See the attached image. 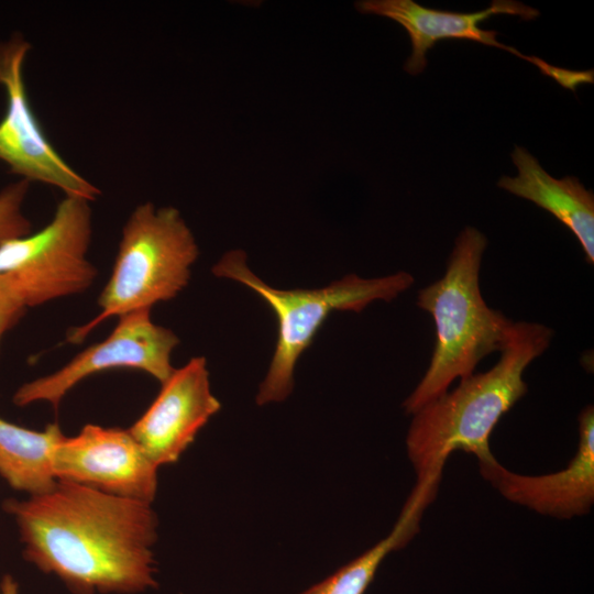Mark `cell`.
I'll return each mask as SVG.
<instances>
[{
  "label": "cell",
  "instance_id": "cell-8",
  "mask_svg": "<svg viewBox=\"0 0 594 594\" xmlns=\"http://www.w3.org/2000/svg\"><path fill=\"white\" fill-rule=\"evenodd\" d=\"M31 44L20 34L0 41V85L7 110L0 121V161L29 183L94 201L100 189L75 170L45 136L28 99L23 67Z\"/></svg>",
  "mask_w": 594,
  "mask_h": 594
},
{
  "label": "cell",
  "instance_id": "cell-18",
  "mask_svg": "<svg viewBox=\"0 0 594 594\" xmlns=\"http://www.w3.org/2000/svg\"><path fill=\"white\" fill-rule=\"evenodd\" d=\"M0 594H19L18 582L11 575H6L0 581Z\"/></svg>",
  "mask_w": 594,
  "mask_h": 594
},
{
  "label": "cell",
  "instance_id": "cell-14",
  "mask_svg": "<svg viewBox=\"0 0 594 594\" xmlns=\"http://www.w3.org/2000/svg\"><path fill=\"white\" fill-rule=\"evenodd\" d=\"M64 437L57 422L33 430L0 417V476L29 496L50 491L57 482L52 453Z\"/></svg>",
  "mask_w": 594,
  "mask_h": 594
},
{
  "label": "cell",
  "instance_id": "cell-7",
  "mask_svg": "<svg viewBox=\"0 0 594 594\" xmlns=\"http://www.w3.org/2000/svg\"><path fill=\"white\" fill-rule=\"evenodd\" d=\"M150 312L139 310L119 317L105 340L88 346L54 373L22 384L13 394V404L25 407L45 402L57 409L79 382L116 369L139 370L164 383L175 370L170 356L179 338L153 322Z\"/></svg>",
  "mask_w": 594,
  "mask_h": 594
},
{
  "label": "cell",
  "instance_id": "cell-11",
  "mask_svg": "<svg viewBox=\"0 0 594 594\" xmlns=\"http://www.w3.org/2000/svg\"><path fill=\"white\" fill-rule=\"evenodd\" d=\"M355 8L364 14L389 18L405 28L411 41L413 52L404 68L414 76L426 68L427 51L442 40H466L494 46L532 63L543 75L556 81L561 75V68L499 43L496 40V31L479 26V23L495 14H513L522 20H534L539 15L538 10L518 1L494 0L487 9L471 13L429 9L413 0H362L355 2Z\"/></svg>",
  "mask_w": 594,
  "mask_h": 594
},
{
  "label": "cell",
  "instance_id": "cell-15",
  "mask_svg": "<svg viewBox=\"0 0 594 594\" xmlns=\"http://www.w3.org/2000/svg\"><path fill=\"white\" fill-rule=\"evenodd\" d=\"M420 504L409 497L388 536L300 594H364L389 552L404 547L417 531L425 509Z\"/></svg>",
  "mask_w": 594,
  "mask_h": 594
},
{
  "label": "cell",
  "instance_id": "cell-1",
  "mask_svg": "<svg viewBox=\"0 0 594 594\" xmlns=\"http://www.w3.org/2000/svg\"><path fill=\"white\" fill-rule=\"evenodd\" d=\"M24 558L74 594H135L156 586L151 504L59 481L47 492L3 505Z\"/></svg>",
  "mask_w": 594,
  "mask_h": 594
},
{
  "label": "cell",
  "instance_id": "cell-3",
  "mask_svg": "<svg viewBox=\"0 0 594 594\" xmlns=\"http://www.w3.org/2000/svg\"><path fill=\"white\" fill-rule=\"evenodd\" d=\"M486 237L465 227L449 256L443 276L418 292L417 305L435 321L436 344L420 382L404 400L407 415L449 391L455 381L472 375L477 364L507 344L515 321L485 302L480 270Z\"/></svg>",
  "mask_w": 594,
  "mask_h": 594
},
{
  "label": "cell",
  "instance_id": "cell-2",
  "mask_svg": "<svg viewBox=\"0 0 594 594\" xmlns=\"http://www.w3.org/2000/svg\"><path fill=\"white\" fill-rule=\"evenodd\" d=\"M553 330L539 322H515L513 333L488 371L461 378L453 391L413 415L406 436L408 458L417 475L413 492L430 504L444 464L454 451L492 459L490 437L502 417L527 394L524 372L542 355Z\"/></svg>",
  "mask_w": 594,
  "mask_h": 594
},
{
  "label": "cell",
  "instance_id": "cell-6",
  "mask_svg": "<svg viewBox=\"0 0 594 594\" xmlns=\"http://www.w3.org/2000/svg\"><path fill=\"white\" fill-rule=\"evenodd\" d=\"M91 201L64 196L41 230L0 245V274L26 308L75 296L90 288L98 271L88 258Z\"/></svg>",
  "mask_w": 594,
  "mask_h": 594
},
{
  "label": "cell",
  "instance_id": "cell-10",
  "mask_svg": "<svg viewBox=\"0 0 594 594\" xmlns=\"http://www.w3.org/2000/svg\"><path fill=\"white\" fill-rule=\"evenodd\" d=\"M161 385L151 406L128 429L157 468L176 462L221 407L204 356L175 369Z\"/></svg>",
  "mask_w": 594,
  "mask_h": 594
},
{
  "label": "cell",
  "instance_id": "cell-13",
  "mask_svg": "<svg viewBox=\"0 0 594 594\" xmlns=\"http://www.w3.org/2000/svg\"><path fill=\"white\" fill-rule=\"evenodd\" d=\"M512 160L516 177L503 176L497 186L547 210L576 237L586 262L594 263V195L573 176L551 177L525 147L516 145Z\"/></svg>",
  "mask_w": 594,
  "mask_h": 594
},
{
  "label": "cell",
  "instance_id": "cell-12",
  "mask_svg": "<svg viewBox=\"0 0 594 594\" xmlns=\"http://www.w3.org/2000/svg\"><path fill=\"white\" fill-rule=\"evenodd\" d=\"M482 476L512 503L541 515L570 519L587 514L594 504V408L579 415V444L565 469L543 475L517 474L496 459L479 461Z\"/></svg>",
  "mask_w": 594,
  "mask_h": 594
},
{
  "label": "cell",
  "instance_id": "cell-16",
  "mask_svg": "<svg viewBox=\"0 0 594 594\" xmlns=\"http://www.w3.org/2000/svg\"><path fill=\"white\" fill-rule=\"evenodd\" d=\"M30 184L20 179L0 190V245L32 232V223L23 212Z\"/></svg>",
  "mask_w": 594,
  "mask_h": 594
},
{
  "label": "cell",
  "instance_id": "cell-17",
  "mask_svg": "<svg viewBox=\"0 0 594 594\" xmlns=\"http://www.w3.org/2000/svg\"><path fill=\"white\" fill-rule=\"evenodd\" d=\"M26 309L9 278L0 274V344L4 334L20 321Z\"/></svg>",
  "mask_w": 594,
  "mask_h": 594
},
{
  "label": "cell",
  "instance_id": "cell-5",
  "mask_svg": "<svg viewBox=\"0 0 594 594\" xmlns=\"http://www.w3.org/2000/svg\"><path fill=\"white\" fill-rule=\"evenodd\" d=\"M198 255L196 239L178 209L138 205L122 228L111 275L98 298L99 314L68 331L67 342L80 343L109 318L151 310L175 298L188 285Z\"/></svg>",
  "mask_w": 594,
  "mask_h": 594
},
{
  "label": "cell",
  "instance_id": "cell-4",
  "mask_svg": "<svg viewBox=\"0 0 594 594\" xmlns=\"http://www.w3.org/2000/svg\"><path fill=\"white\" fill-rule=\"evenodd\" d=\"M212 273L255 292L277 318V342L256 395L257 405L283 402L290 395L297 361L332 311L360 312L374 300L391 301L415 282L411 274L399 271L377 278L349 274L315 289H277L250 270L241 250L226 252L212 266Z\"/></svg>",
  "mask_w": 594,
  "mask_h": 594
},
{
  "label": "cell",
  "instance_id": "cell-9",
  "mask_svg": "<svg viewBox=\"0 0 594 594\" xmlns=\"http://www.w3.org/2000/svg\"><path fill=\"white\" fill-rule=\"evenodd\" d=\"M51 461L56 480L148 504L155 498L158 468L128 429L86 425L56 444Z\"/></svg>",
  "mask_w": 594,
  "mask_h": 594
}]
</instances>
